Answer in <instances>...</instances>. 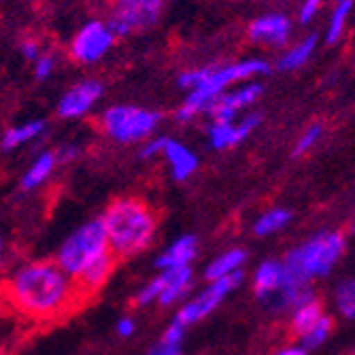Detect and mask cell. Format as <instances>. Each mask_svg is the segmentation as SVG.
Segmentation results:
<instances>
[{"label": "cell", "instance_id": "6da1fadb", "mask_svg": "<svg viewBox=\"0 0 355 355\" xmlns=\"http://www.w3.org/2000/svg\"><path fill=\"white\" fill-rule=\"evenodd\" d=\"M5 300L24 317L53 321L83 302L75 281L55 262H30L17 268L3 287Z\"/></svg>", "mask_w": 355, "mask_h": 355}, {"label": "cell", "instance_id": "7a4b0ae2", "mask_svg": "<svg viewBox=\"0 0 355 355\" xmlns=\"http://www.w3.org/2000/svg\"><path fill=\"white\" fill-rule=\"evenodd\" d=\"M117 257L111 251L103 219H92L62 243L55 264L73 281L83 302L109 281Z\"/></svg>", "mask_w": 355, "mask_h": 355}, {"label": "cell", "instance_id": "3957f363", "mask_svg": "<svg viewBox=\"0 0 355 355\" xmlns=\"http://www.w3.org/2000/svg\"><path fill=\"white\" fill-rule=\"evenodd\" d=\"M101 219L105 223L113 255L121 260L145 251L157 228L153 209L137 196H121L113 200Z\"/></svg>", "mask_w": 355, "mask_h": 355}, {"label": "cell", "instance_id": "277c9868", "mask_svg": "<svg viewBox=\"0 0 355 355\" xmlns=\"http://www.w3.org/2000/svg\"><path fill=\"white\" fill-rule=\"evenodd\" d=\"M347 249V236L338 230L317 232L285 255V277L281 287H300L326 279Z\"/></svg>", "mask_w": 355, "mask_h": 355}, {"label": "cell", "instance_id": "5b68a950", "mask_svg": "<svg viewBox=\"0 0 355 355\" xmlns=\"http://www.w3.org/2000/svg\"><path fill=\"white\" fill-rule=\"evenodd\" d=\"M270 73V64L262 58H245V60H236L230 64H219V67H213L207 75V79L198 85L187 92L185 101L181 103V107L177 109L175 117L179 123H189L198 115L207 113V109L211 107V103L221 96L223 92H228L232 85L236 83H245V81H253L262 75Z\"/></svg>", "mask_w": 355, "mask_h": 355}, {"label": "cell", "instance_id": "8992f818", "mask_svg": "<svg viewBox=\"0 0 355 355\" xmlns=\"http://www.w3.org/2000/svg\"><path fill=\"white\" fill-rule=\"evenodd\" d=\"M98 123L105 137L111 141L119 145H135L155 135L162 123V113L137 105H113L101 113Z\"/></svg>", "mask_w": 355, "mask_h": 355}, {"label": "cell", "instance_id": "52a82bcc", "mask_svg": "<svg viewBox=\"0 0 355 355\" xmlns=\"http://www.w3.org/2000/svg\"><path fill=\"white\" fill-rule=\"evenodd\" d=\"M166 0H113L107 24L115 37H132L151 30L164 13Z\"/></svg>", "mask_w": 355, "mask_h": 355}, {"label": "cell", "instance_id": "ba28073f", "mask_svg": "<svg viewBox=\"0 0 355 355\" xmlns=\"http://www.w3.org/2000/svg\"><path fill=\"white\" fill-rule=\"evenodd\" d=\"M115 32L107 24V19H89L85 21L69 43V53L73 62L89 67V64L101 62L115 45Z\"/></svg>", "mask_w": 355, "mask_h": 355}, {"label": "cell", "instance_id": "9c48e42d", "mask_svg": "<svg viewBox=\"0 0 355 355\" xmlns=\"http://www.w3.org/2000/svg\"><path fill=\"white\" fill-rule=\"evenodd\" d=\"M193 283L191 266H181V268H166L159 272L155 279H151L143 289H139V294L135 302L139 306H147L151 302H159L162 306L175 304L181 300Z\"/></svg>", "mask_w": 355, "mask_h": 355}, {"label": "cell", "instance_id": "30bf717a", "mask_svg": "<svg viewBox=\"0 0 355 355\" xmlns=\"http://www.w3.org/2000/svg\"><path fill=\"white\" fill-rule=\"evenodd\" d=\"M245 279V272L243 270H236L228 277H223V279H217V281H211L207 289H202V292L196 296V298H191L189 302H185L179 313H177V321H181V324L187 328L191 324H198L200 319H205L207 315H211L219 304L221 300L232 294L234 289L243 283Z\"/></svg>", "mask_w": 355, "mask_h": 355}, {"label": "cell", "instance_id": "8fae6325", "mask_svg": "<svg viewBox=\"0 0 355 355\" xmlns=\"http://www.w3.org/2000/svg\"><path fill=\"white\" fill-rule=\"evenodd\" d=\"M105 85L98 79H81L60 96L55 113L62 119H81L103 101Z\"/></svg>", "mask_w": 355, "mask_h": 355}, {"label": "cell", "instance_id": "7c38bea8", "mask_svg": "<svg viewBox=\"0 0 355 355\" xmlns=\"http://www.w3.org/2000/svg\"><path fill=\"white\" fill-rule=\"evenodd\" d=\"M264 94V85L260 81H245L234 89L223 92L221 96L211 103L207 109V115L215 121H232L241 111H245L249 105L257 103V98Z\"/></svg>", "mask_w": 355, "mask_h": 355}, {"label": "cell", "instance_id": "4fadbf2b", "mask_svg": "<svg viewBox=\"0 0 355 355\" xmlns=\"http://www.w3.org/2000/svg\"><path fill=\"white\" fill-rule=\"evenodd\" d=\"M260 123H262L260 113H249V115L241 117V121H234V119L232 121H215V119H211V123L207 128L209 145L217 151L232 149V147L241 145L247 137H251V132Z\"/></svg>", "mask_w": 355, "mask_h": 355}, {"label": "cell", "instance_id": "5bb4252c", "mask_svg": "<svg viewBox=\"0 0 355 355\" xmlns=\"http://www.w3.org/2000/svg\"><path fill=\"white\" fill-rule=\"evenodd\" d=\"M247 35L251 43L266 47H285L292 37V19L283 13H266L249 24Z\"/></svg>", "mask_w": 355, "mask_h": 355}, {"label": "cell", "instance_id": "9a60e30c", "mask_svg": "<svg viewBox=\"0 0 355 355\" xmlns=\"http://www.w3.org/2000/svg\"><path fill=\"white\" fill-rule=\"evenodd\" d=\"M159 155L166 159L173 179L179 183L196 175V171L200 166V159H198L196 151H191L185 143L171 139V137L162 139V151H159Z\"/></svg>", "mask_w": 355, "mask_h": 355}, {"label": "cell", "instance_id": "2e32d148", "mask_svg": "<svg viewBox=\"0 0 355 355\" xmlns=\"http://www.w3.org/2000/svg\"><path fill=\"white\" fill-rule=\"evenodd\" d=\"M283 277H285V266L279 260H266L257 266L255 275H253V292L255 296L268 302L283 285Z\"/></svg>", "mask_w": 355, "mask_h": 355}, {"label": "cell", "instance_id": "e0dca14e", "mask_svg": "<svg viewBox=\"0 0 355 355\" xmlns=\"http://www.w3.org/2000/svg\"><path fill=\"white\" fill-rule=\"evenodd\" d=\"M196 253H198V241H196V236L183 234V236H179L171 247H166L162 253H159L155 266H157L159 270L189 266L193 257H196Z\"/></svg>", "mask_w": 355, "mask_h": 355}, {"label": "cell", "instance_id": "ac0fdd59", "mask_svg": "<svg viewBox=\"0 0 355 355\" xmlns=\"http://www.w3.org/2000/svg\"><path fill=\"white\" fill-rule=\"evenodd\" d=\"M58 166V157H55V151L47 149V151H41L35 159H32V164L28 166V171L24 173L21 177V189L24 191H32L41 187L55 171Z\"/></svg>", "mask_w": 355, "mask_h": 355}, {"label": "cell", "instance_id": "d6986e66", "mask_svg": "<svg viewBox=\"0 0 355 355\" xmlns=\"http://www.w3.org/2000/svg\"><path fill=\"white\" fill-rule=\"evenodd\" d=\"M45 119H30L26 123H19V125H13L9 130L3 135V141H0V147L5 151H13V149H19L28 143H35L37 139L43 137L45 132Z\"/></svg>", "mask_w": 355, "mask_h": 355}, {"label": "cell", "instance_id": "ffe728a7", "mask_svg": "<svg viewBox=\"0 0 355 355\" xmlns=\"http://www.w3.org/2000/svg\"><path fill=\"white\" fill-rule=\"evenodd\" d=\"M247 260V251L236 247V249H230V251H223L221 255H217L215 260L207 266V281H217V279H223L228 277L236 270H243V264Z\"/></svg>", "mask_w": 355, "mask_h": 355}, {"label": "cell", "instance_id": "44dd1931", "mask_svg": "<svg viewBox=\"0 0 355 355\" xmlns=\"http://www.w3.org/2000/svg\"><path fill=\"white\" fill-rule=\"evenodd\" d=\"M315 47H317V37L315 35H309L306 39H302L300 43H296L294 47H289L281 58H279V71H296L300 67L311 60V55L315 53Z\"/></svg>", "mask_w": 355, "mask_h": 355}, {"label": "cell", "instance_id": "7402d4cb", "mask_svg": "<svg viewBox=\"0 0 355 355\" xmlns=\"http://www.w3.org/2000/svg\"><path fill=\"white\" fill-rule=\"evenodd\" d=\"M289 221H292V213L283 207H275V209H268L266 213H262L255 219L253 232L264 239V236H270L275 232H281L285 225H289Z\"/></svg>", "mask_w": 355, "mask_h": 355}, {"label": "cell", "instance_id": "603a6c76", "mask_svg": "<svg viewBox=\"0 0 355 355\" xmlns=\"http://www.w3.org/2000/svg\"><path fill=\"white\" fill-rule=\"evenodd\" d=\"M324 306H321L319 298L313 300V302H306L298 309L292 311V332L300 338L304 332H309L317 321L324 317Z\"/></svg>", "mask_w": 355, "mask_h": 355}, {"label": "cell", "instance_id": "cb8c5ba5", "mask_svg": "<svg viewBox=\"0 0 355 355\" xmlns=\"http://www.w3.org/2000/svg\"><path fill=\"white\" fill-rule=\"evenodd\" d=\"M334 309L336 313L347 319V321H355V277L343 279L338 281V285L334 287Z\"/></svg>", "mask_w": 355, "mask_h": 355}, {"label": "cell", "instance_id": "d4e9b609", "mask_svg": "<svg viewBox=\"0 0 355 355\" xmlns=\"http://www.w3.org/2000/svg\"><path fill=\"white\" fill-rule=\"evenodd\" d=\"M332 330H334V319L324 313V317H321L317 324L304 332L298 340H300V347H304L306 351H313V349H319L321 345H326L332 336Z\"/></svg>", "mask_w": 355, "mask_h": 355}, {"label": "cell", "instance_id": "484cf974", "mask_svg": "<svg viewBox=\"0 0 355 355\" xmlns=\"http://www.w3.org/2000/svg\"><path fill=\"white\" fill-rule=\"evenodd\" d=\"M353 0H345V3H338V7L334 9L332 17H330V26H328V35H326V43L334 45L336 41H340L345 26H347V17L351 13Z\"/></svg>", "mask_w": 355, "mask_h": 355}, {"label": "cell", "instance_id": "4316f807", "mask_svg": "<svg viewBox=\"0 0 355 355\" xmlns=\"http://www.w3.org/2000/svg\"><path fill=\"white\" fill-rule=\"evenodd\" d=\"M321 137H324V125H321V123H311L306 130L300 135V139H298V143L294 147V155L309 153L321 141Z\"/></svg>", "mask_w": 355, "mask_h": 355}, {"label": "cell", "instance_id": "83f0119b", "mask_svg": "<svg viewBox=\"0 0 355 355\" xmlns=\"http://www.w3.org/2000/svg\"><path fill=\"white\" fill-rule=\"evenodd\" d=\"M209 71H211V64H209V67L185 69L183 73H179V77H177V85H179L181 89L189 92V89H193V87H198V85L207 79Z\"/></svg>", "mask_w": 355, "mask_h": 355}, {"label": "cell", "instance_id": "f1b7e54d", "mask_svg": "<svg viewBox=\"0 0 355 355\" xmlns=\"http://www.w3.org/2000/svg\"><path fill=\"white\" fill-rule=\"evenodd\" d=\"M32 64H35V77L39 81H47L55 71V58L51 53H41Z\"/></svg>", "mask_w": 355, "mask_h": 355}, {"label": "cell", "instance_id": "f546056e", "mask_svg": "<svg viewBox=\"0 0 355 355\" xmlns=\"http://www.w3.org/2000/svg\"><path fill=\"white\" fill-rule=\"evenodd\" d=\"M183 336H185V326L181 324V321H173V324L164 330V334H162V345H168V347H181V343H183Z\"/></svg>", "mask_w": 355, "mask_h": 355}, {"label": "cell", "instance_id": "4dcf8cb0", "mask_svg": "<svg viewBox=\"0 0 355 355\" xmlns=\"http://www.w3.org/2000/svg\"><path fill=\"white\" fill-rule=\"evenodd\" d=\"M162 139L164 137H149L147 141H143V147H141V159H151L155 155H159L162 151Z\"/></svg>", "mask_w": 355, "mask_h": 355}, {"label": "cell", "instance_id": "1f68e13d", "mask_svg": "<svg viewBox=\"0 0 355 355\" xmlns=\"http://www.w3.org/2000/svg\"><path fill=\"white\" fill-rule=\"evenodd\" d=\"M19 51H21V55H24L28 62H35V60L43 53L37 39H24V41L19 43Z\"/></svg>", "mask_w": 355, "mask_h": 355}, {"label": "cell", "instance_id": "d6a6232c", "mask_svg": "<svg viewBox=\"0 0 355 355\" xmlns=\"http://www.w3.org/2000/svg\"><path fill=\"white\" fill-rule=\"evenodd\" d=\"M321 5H324V0H304L302 7H300V21L302 24H309L317 15V11L321 9Z\"/></svg>", "mask_w": 355, "mask_h": 355}, {"label": "cell", "instance_id": "836d02e7", "mask_svg": "<svg viewBox=\"0 0 355 355\" xmlns=\"http://www.w3.org/2000/svg\"><path fill=\"white\" fill-rule=\"evenodd\" d=\"M79 153V149L75 145H64L60 149H55V157H58V164H67L71 159H75Z\"/></svg>", "mask_w": 355, "mask_h": 355}, {"label": "cell", "instance_id": "e575fe53", "mask_svg": "<svg viewBox=\"0 0 355 355\" xmlns=\"http://www.w3.org/2000/svg\"><path fill=\"white\" fill-rule=\"evenodd\" d=\"M135 330H137V326H135V321L132 319H119L117 321V334L119 336H123V338H128V336H132L135 334Z\"/></svg>", "mask_w": 355, "mask_h": 355}, {"label": "cell", "instance_id": "d590c367", "mask_svg": "<svg viewBox=\"0 0 355 355\" xmlns=\"http://www.w3.org/2000/svg\"><path fill=\"white\" fill-rule=\"evenodd\" d=\"M149 355H181V353H179V347H168V345L157 343V345L149 351Z\"/></svg>", "mask_w": 355, "mask_h": 355}, {"label": "cell", "instance_id": "8d00e7d4", "mask_svg": "<svg viewBox=\"0 0 355 355\" xmlns=\"http://www.w3.org/2000/svg\"><path fill=\"white\" fill-rule=\"evenodd\" d=\"M277 355H306V349L300 345H289V347H283L281 351H277Z\"/></svg>", "mask_w": 355, "mask_h": 355}, {"label": "cell", "instance_id": "74e56055", "mask_svg": "<svg viewBox=\"0 0 355 355\" xmlns=\"http://www.w3.org/2000/svg\"><path fill=\"white\" fill-rule=\"evenodd\" d=\"M3 253H5V243L0 239V266H3Z\"/></svg>", "mask_w": 355, "mask_h": 355}, {"label": "cell", "instance_id": "f35d334b", "mask_svg": "<svg viewBox=\"0 0 355 355\" xmlns=\"http://www.w3.org/2000/svg\"><path fill=\"white\" fill-rule=\"evenodd\" d=\"M349 230H351V234H355V221L351 223V228H349Z\"/></svg>", "mask_w": 355, "mask_h": 355}, {"label": "cell", "instance_id": "ab89813d", "mask_svg": "<svg viewBox=\"0 0 355 355\" xmlns=\"http://www.w3.org/2000/svg\"><path fill=\"white\" fill-rule=\"evenodd\" d=\"M338 3H345V0H338Z\"/></svg>", "mask_w": 355, "mask_h": 355}, {"label": "cell", "instance_id": "60d3db41", "mask_svg": "<svg viewBox=\"0 0 355 355\" xmlns=\"http://www.w3.org/2000/svg\"><path fill=\"white\" fill-rule=\"evenodd\" d=\"M0 355H3V351H0Z\"/></svg>", "mask_w": 355, "mask_h": 355}]
</instances>
